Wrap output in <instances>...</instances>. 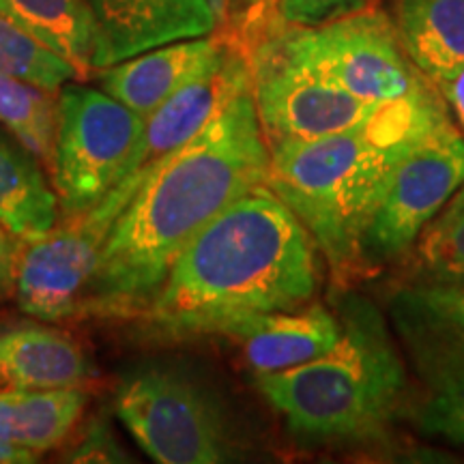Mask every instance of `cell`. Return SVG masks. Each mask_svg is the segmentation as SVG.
<instances>
[{
    "instance_id": "obj_1",
    "label": "cell",
    "mask_w": 464,
    "mask_h": 464,
    "mask_svg": "<svg viewBox=\"0 0 464 464\" xmlns=\"http://www.w3.org/2000/svg\"><path fill=\"white\" fill-rule=\"evenodd\" d=\"M269 166V144L249 86L144 179L110 232L78 316L140 314L179 254L224 208L266 183Z\"/></svg>"
},
{
    "instance_id": "obj_2",
    "label": "cell",
    "mask_w": 464,
    "mask_h": 464,
    "mask_svg": "<svg viewBox=\"0 0 464 464\" xmlns=\"http://www.w3.org/2000/svg\"><path fill=\"white\" fill-rule=\"evenodd\" d=\"M316 249L301 219L263 183L194 237L138 316L166 342L230 335L252 318L314 297Z\"/></svg>"
},
{
    "instance_id": "obj_3",
    "label": "cell",
    "mask_w": 464,
    "mask_h": 464,
    "mask_svg": "<svg viewBox=\"0 0 464 464\" xmlns=\"http://www.w3.org/2000/svg\"><path fill=\"white\" fill-rule=\"evenodd\" d=\"M448 103L430 80L411 95L382 103L351 130L269 147L266 185L301 219L332 274H362V237L406 155L440 125Z\"/></svg>"
},
{
    "instance_id": "obj_4",
    "label": "cell",
    "mask_w": 464,
    "mask_h": 464,
    "mask_svg": "<svg viewBox=\"0 0 464 464\" xmlns=\"http://www.w3.org/2000/svg\"><path fill=\"white\" fill-rule=\"evenodd\" d=\"M340 338L321 357L256 374V387L305 445H359L381 439L406 393V368L385 316L362 295L338 305Z\"/></svg>"
},
{
    "instance_id": "obj_5",
    "label": "cell",
    "mask_w": 464,
    "mask_h": 464,
    "mask_svg": "<svg viewBox=\"0 0 464 464\" xmlns=\"http://www.w3.org/2000/svg\"><path fill=\"white\" fill-rule=\"evenodd\" d=\"M114 411L144 454L160 464H218L237 456L222 406L183 370L150 365L130 374Z\"/></svg>"
},
{
    "instance_id": "obj_6",
    "label": "cell",
    "mask_w": 464,
    "mask_h": 464,
    "mask_svg": "<svg viewBox=\"0 0 464 464\" xmlns=\"http://www.w3.org/2000/svg\"><path fill=\"white\" fill-rule=\"evenodd\" d=\"M153 168L147 164L125 174L95 207L65 216L39 239L20 243L14 288L24 314L45 323L78 316L110 232Z\"/></svg>"
},
{
    "instance_id": "obj_7",
    "label": "cell",
    "mask_w": 464,
    "mask_h": 464,
    "mask_svg": "<svg viewBox=\"0 0 464 464\" xmlns=\"http://www.w3.org/2000/svg\"><path fill=\"white\" fill-rule=\"evenodd\" d=\"M52 172L61 211L95 207L125 177L144 119L106 91L65 84L58 91Z\"/></svg>"
},
{
    "instance_id": "obj_8",
    "label": "cell",
    "mask_w": 464,
    "mask_h": 464,
    "mask_svg": "<svg viewBox=\"0 0 464 464\" xmlns=\"http://www.w3.org/2000/svg\"><path fill=\"white\" fill-rule=\"evenodd\" d=\"M280 33L295 56L357 100L398 102L428 80L406 54L390 15L370 5L314 26L280 20Z\"/></svg>"
},
{
    "instance_id": "obj_9",
    "label": "cell",
    "mask_w": 464,
    "mask_h": 464,
    "mask_svg": "<svg viewBox=\"0 0 464 464\" xmlns=\"http://www.w3.org/2000/svg\"><path fill=\"white\" fill-rule=\"evenodd\" d=\"M252 34L246 56L252 97L269 147L351 130L382 106L357 100L305 65L284 44L280 26Z\"/></svg>"
},
{
    "instance_id": "obj_10",
    "label": "cell",
    "mask_w": 464,
    "mask_h": 464,
    "mask_svg": "<svg viewBox=\"0 0 464 464\" xmlns=\"http://www.w3.org/2000/svg\"><path fill=\"white\" fill-rule=\"evenodd\" d=\"M464 185V131L440 125L398 166L365 226L359 247L363 269H381L409 252L451 196Z\"/></svg>"
},
{
    "instance_id": "obj_11",
    "label": "cell",
    "mask_w": 464,
    "mask_h": 464,
    "mask_svg": "<svg viewBox=\"0 0 464 464\" xmlns=\"http://www.w3.org/2000/svg\"><path fill=\"white\" fill-rule=\"evenodd\" d=\"M84 5L95 33L92 72L160 45L208 37L219 26L208 0H84Z\"/></svg>"
},
{
    "instance_id": "obj_12",
    "label": "cell",
    "mask_w": 464,
    "mask_h": 464,
    "mask_svg": "<svg viewBox=\"0 0 464 464\" xmlns=\"http://www.w3.org/2000/svg\"><path fill=\"white\" fill-rule=\"evenodd\" d=\"M392 318L421 387L415 426L464 448V335L400 310H392Z\"/></svg>"
},
{
    "instance_id": "obj_13",
    "label": "cell",
    "mask_w": 464,
    "mask_h": 464,
    "mask_svg": "<svg viewBox=\"0 0 464 464\" xmlns=\"http://www.w3.org/2000/svg\"><path fill=\"white\" fill-rule=\"evenodd\" d=\"M252 86L246 52L226 45L222 56L191 82L181 86L144 119V130L133 149L125 174L158 164L188 144L228 103Z\"/></svg>"
},
{
    "instance_id": "obj_14",
    "label": "cell",
    "mask_w": 464,
    "mask_h": 464,
    "mask_svg": "<svg viewBox=\"0 0 464 464\" xmlns=\"http://www.w3.org/2000/svg\"><path fill=\"white\" fill-rule=\"evenodd\" d=\"M224 50L226 44L213 34L160 45L103 69V91L147 119L168 97L211 67Z\"/></svg>"
},
{
    "instance_id": "obj_15",
    "label": "cell",
    "mask_w": 464,
    "mask_h": 464,
    "mask_svg": "<svg viewBox=\"0 0 464 464\" xmlns=\"http://www.w3.org/2000/svg\"><path fill=\"white\" fill-rule=\"evenodd\" d=\"M91 376L84 348L67 332L42 323L0 329V390H73Z\"/></svg>"
},
{
    "instance_id": "obj_16",
    "label": "cell",
    "mask_w": 464,
    "mask_h": 464,
    "mask_svg": "<svg viewBox=\"0 0 464 464\" xmlns=\"http://www.w3.org/2000/svg\"><path fill=\"white\" fill-rule=\"evenodd\" d=\"M228 338L239 342L256 374L282 372L324 355L340 338V318L321 304H305L252 318Z\"/></svg>"
},
{
    "instance_id": "obj_17",
    "label": "cell",
    "mask_w": 464,
    "mask_h": 464,
    "mask_svg": "<svg viewBox=\"0 0 464 464\" xmlns=\"http://www.w3.org/2000/svg\"><path fill=\"white\" fill-rule=\"evenodd\" d=\"M396 28L417 72L434 86L464 65V0H400Z\"/></svg>"
},
{
    "instance_id": "obj_18",
    "label": "cell",
    "mask_w": 464,
    "mask_h": 464,
    "mask_svg": "<svg viewBox=\"0 0 464 464\" xmlns=\"http://www.w3.org/2000/svg\"><path fill=\"white\" fill-rule=\"evenodd\" d=\"M86 393L73 390H0V440L37 451L58 448L80 421Z\"/></svg>"
},
{
    "instance_id": "obj_19",
    "label": "cell",
    "mask_w": 464,
    "mask_h": 464,
    "mask_svg": "<svg viewBox=\"0 0 464 464\" xmlns=\"http://www.w3.org/2000/svg\"><path fill=\"white\" fill-rule=\"evenodd\" d=\"M58 208L56 189L31 153L0 138V226L20 243L39 239L56 226Z\"/></svg>"
},
{
    "instance_id": "obj_20",
    "label": "cell",
    "mask_w": 464,
    "mask_h": 464,
    "mask_svg": "<svg viewBox=\"0 0 464 464\" xmlns=\"http://www.w3.org/2000/svg\"><path fill=\"white\" fill-rule=\"evenodd\" d=\"M0 11L80 75L92 72L95 33L84 0H0Z\"/></svg>"
},
{
    "instance_id": "obj_21",
    "label": "cell",
    "mask_w": 464,
    "mask_h": 464,
    "mask_svg": "<svg viewBox=\"0 0 464 464\" xmlns=\"http://www.w3.org/2000/svg\"><path fill=\"white\" fill-rule=\"evenodd\" d=\"M58 103L26 80L0 72V123L14 133L28 153L52 164Z\"/></svg>"
},
{
    "instance_id": "obj_22",
    "label": "cell",
    "mask_w": 464,
    "mask_h": 464,
    "mask_svg": "<svg viewBox=\"0 0 464 464\" xmlns=\"http://www.w3.org/2000/svg\"><path fill=\"white\" fill-rule=\"evenodd\" d=\"M0 72L26 80L56 95L67 82L82 78L72 63L28 34L0 11Z\"/></svg>"
},
{
    "instance_id": "obj_23",
    "label": "cell",
    "mask_w": 464,
    "mask_h": 464,
    "mask_svg": "<svg viewBox=\"0 0 464 464\" xmlns=\"http://www.w3.org/2000/svg\"><path fill=\"white\" fill-rule=\"evenodd\" d=\"M423 282H464V185L417 239Z\"/></svg>"
},
{
    "instance_id": "obj_24",
    "label": "cell",
    "mask_w": 464,
    "mask_h": 464,
    "mask_svg": "<svg viewBox=\"0 0 464 464\" xmlns=\"http://www.w3.org/2000/svg\"><path fill=\"white\" fill-rule=\"evenodd\" d=\"M392 310L464 335V282H420L400 288Z\"/></svg>"
},
{
    "instance_id": "obj_25",
    "label": "cell",
    "mask_w": 464,
    "mask_h": 464,
    "mask_svg": "<svg viewBox=\"0 0 464 464\" xmlns=\"http://www.w3.org/2000/svg\"><path fill=\"white\" fill-rule=\"evenodd\" d=\"M65 462H131L127 451L121 448L116 434L106 417H95L78 443L65 451Z\"/></svg>"
},
{
    "instance_id": "obj_26",
    "label": "cell",
    "mask_w": 464,
    "mask_h": 464,
    "mask_svg": "<svg viewBox=\"0 0 464 464\" xmlns=\"http://www.w3.org/2000/svg\"><path fill=\"white\" fill-rule=\"evenodd\" d=\"M372 0H277V17L286 24L314 26L368 7Z\"/></svg>"
},
{
    "instance_id": "obj_27",
    "label": "cell",
    "mask_w": 464,
    "mask_h": 464,
    "mask_svg": "<svg viewBox=\"0 0 464 464\" xmlns=\"http://www.w3.org/2000/svg\"><path fill=\"white\" fill-rule=\"evenodd\" d=\"M17 252L20 243H15V237L0 226V297H5L15 286Z\"/></svg>"
},
{
    "instance_id": "obj_28",
    "label": "cell",
    "mask_w": 464,
    "mask_h": 464,
    "mask_svg": "<svg viewBox=\"0 0 464 464\" xmlns=\"http://www.w3.org/2000/svg\"><path fill=\"white\" fill-rule=\"evenodd\" d=\"M439 91V95L443 97V102L451 108V112L456 114L460 130L464 131V65L450 75L448 80L434 86Z\"/></svg>"
},
{
    "instance_id": "obj_29",
    "label": "cell",
    "mask_w": 464,
    "mask_h": 464,
    "mask_svg": "<svg viewBox=\"0 0 464 464\" xmlns=\"http://www.w3.org/2000/svg\"><path fill=\"white\" fill-rule=\"evenodd\" d=\"M37 460V451L26 450L15 443H7V440H0V464H31Z\"/></svg>"
},
{
    "instance_id": "obj_30",
    "label": "cell",
    "mask_w": 464,
    "mask_h": 464,
    "mask_svg": "<svg viewBox=\"0 0 464 464\" xmlns=\"http://www.w3.org/2000/svg\"><path fill=\"white\" fill-rule=\"evenodd\" d=\"M237 3L241 5L243 11H246V14L252 17L254 22H258L260 17H263V11L269 7L274 0H237ZM276 3H277V0H276Z\"/></svg>"
},
{
    "instance_id": "obj_31",
    "label": "cell",
    "mask_w": 464,
    "mask_h": 464,
    "mask_svg": "<svg viewBox=\"0 0 464 464\" xmlns=\"http://www.w3.org/2000/svg\"><path fill=\"white\" fill-rule=\"evenodd\" d=\"M208 5H211L213 14L218 17V24H226V20H228V0H208Z\"/></svg>"
}]
</instances>
